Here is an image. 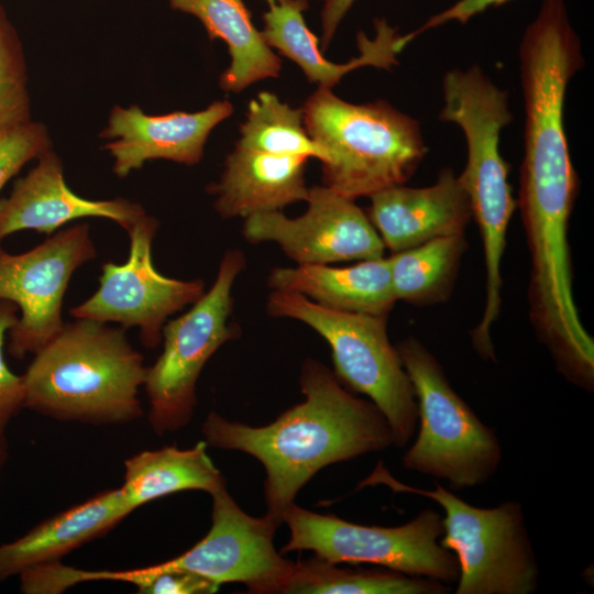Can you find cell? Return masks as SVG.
<instances>
[{"mask_svg": "<svg viewBox=\"0 0 594 594\" xmlns=\"http://www.w3.org/2000/svg\"><path fill=\"white\" fill-rule=\"evenodd\" d=\"M306 201V212L296 218L280 210L244 218L243 237L276 243L298 265L383 257L384 243L354 199L322 185L309 188Z\"/></svg>", "mask_w": 594, "mask_h": 594, "instance_id": "obj_12", "label": "cell"}, {"mask_svg": "<svg viewBox=\"0 0 594 594\" xmlns=\"http://www.w3.org/2000/svg\"><path fill=\"white\" fill-rule=\"evenodd\" d=\"M237 146L275 155L315 157L321 163L326 160L304 125L302 109L290 107L268 91L250 101Z\"/></svg>", "mask_w": 594, "mask_h": 594, "instance_id": "obj_25", "label": "cell"}, {"mask_svg": "<svg viewBox=\"0 0 594 594\" xmlns=\"http://www.w3.org/2000/svg\"><path fill=\"white\" fill-rule=\"evenodd\" d=\"M267 310L320 334L330 345L338 380L366 395L382 411L394 446L402 448L410 441L418 422L417 402L397 349L389 342L387 317L330 309L284 290L271 293Z\"/></svg>", "mask_w": 594, "mask_h": 594, "instance_id": "obj_7", "label": "cell"}, {"mask_svg": "<svg viewBox=\"0 0 594 594\" xmlns=\"http://www.w3.org/2000/svg\"><path fill=\"white\" fill-rule=\"evenodd\" d=\"M465 249L463 233L393 253L387 258L395 299L424 306L446 300Z\"/></svg>", "mask_w": 594, "mask_h": 594, "instance_id": "obj_24", "label": "cell"}, {"mask_svg": "<svg viewBox=\"0 0 594 594\" xmlns=\"http://www.w3.org/2000/svg\"><path fill=\"white\" fill-rule=\"evenodd\" d=\"M396 349L413 385L419 420L403 466L444 480L453 490L486 483L502 461L494 430L452 388L442 366L421 342L408 338Z\"/></svg>", "mask_w": 594, "mask_h": 594, "instance_id": "obj_5", "label": "cell"}, {"mask_svg": "<svg viewBox=\"0 0 594 594\" xmlns=\"http://www.w3.org/2000/svg\"><path fill=\"white\" fill-rule=\"evenodd\" d=\"M370 198L366 216L384 246L394 253L437 238L463 234L472 218L463 180L448 167L430 186L396 185Z\"/></svg>", "mask_w": 594, "mask_h": 594, "instance_id": "obj_16", "label": "cell"}, {"mask_svg": "<svg viewBox=\"0 0 594 594\" xmlns=\"http://www.w3.org/2000/svg\"><path fill=\"white\" fill-rule=\"evenodd\" d=\"M170 8L196 16L210 41L222 40L231 57L220 87L239 94L252 84L279 76L282 61L254 25L243 0H167Z\"/></svg>", "mask_w": 594, "mask_h": 594, "instance_id": "obj_21", "label": "cell"}, {"mask_svg": "<svg viewBox=\"0 0 594 594\" xmlns=\"http://www.w3.org/2000/svg\"><path fill=\"white\" fill-rule=\"evenodd\" d=\"M301 109L326 154L323 185L348 198L405 184L427 154L419 122L386 101L351 103L318 87Z\"/></svg>", "mask_w": 594, "mask_h": 594, "instance_id": "obj_4", "label": "cell"}, {"mask_svg": "<svg viewBox=\"0 0 594 594\" xmlns=\"http://www.w3.org/2000/svg\"><path fill=\"white\" fill-rule=\"evenodd\" d=\"M299 384L304 400L268 425L252 427L212 411L201 428L207 446L242 451L263 464L265 516L278 527L318 471L393 444L382 411L352 395L318 360H305Z\"/></svg>", "mask_w": 594, "mask_h": 594, "instance_id": "obj_1", "label": "cell"}, {"mask_svg": "<svg viewBox=\"0 0 594 594\" xmlns=\"http://www.w3.org/2000/svg\"><path fill=\"white\" fill-rule=\"evenodd\" d=\"M361 484H385L394 492L428 497L443 508L440 543L458 560L457 594H531L538 588V563L520 503L473 506L438 482L435 490L403 484L381 463Z\"/></svg>", "mask_w": 594, "mask_h": 594, "instance_id": "obj_6", "label": "cell"}, {"mask_svg": "<svg viewBox=\"0 0 594 594\" xmlns=\"http://www.w3.org/2000/svg\"><path fill=\"white\" fill-rule=\"evenodd\" d=\"M52 148L47 128L31 120L0 133V191L24 165Z\"/></svg>", "mask_w": 594, "mask_h": 594, "instance_id": "obj_27", "label": "cell"}, {"mask_svg": "<svg viewBox=\"0 0 594 594\" xmlns=\"http://www.w3.org/2000/svg\"><path fill=\"white\" fill-rule=\"evenodd\" d=\"M268 6H272V4H275V3H279V2H284L286 0H264Z\"/></svg>", "mask_w": 594, "mask_h": 594, "instance_id": "obj_32", "label": "cell"}, {"mask_svg": "<svg viewBox=\"0 0 594 594\" xmlns=\"http://www.w3.org/2000/svg\"><path fill=\"white\" fill-rule=\"evenodd\" d=\"M442 92L444 105L439 119L459 125L466 141V164L460 176L484 249V311L479 324L471 331V339L483 359L493 360L495 352L491 329L501 311V265L508 223L516 208L508 184L509 165L501 154L499 140L503 129L514 117L507 91L499 88L479 65L446 73Z\"/></svg>", "mask_w": 594, "mask_h": 594, "instance_id": "obj_3", "label": "cell"}, {"mask_svg": "<svg viewBox=\"0 0 594 594\" xmlns=\"http://www.w3.org/2000/svg\"><path fill=\"white\" fill-rule=\"evenodd\" d=\"M307 161L235 146L226 158L220 180L208 188L216 196L215 210L224 219L246 218L306 201Z\"/></svg>", "mask_w": 594, "mask_h": 594, "instance_id": "obj_18", "label": "cell"}, {"mask_svg": "<svg viewBox=\"0 0 594 594\" xmlns=\"http://www.w3.org/2000/svg\"><path fill=\"white\" fill-rule=\"evenodd\" d=\"M202 440L188 449L175 446L142 451L124 462V482L120 490L132 512L156 498L183 491L209 494L226 480L207 453Z\"/></svg>", "mask_w": 594, "mask_h": 594, "instance_id": "obj_22", "label": "cell"}, {"mask_svg": "<svg viewBox=\"0 0 594 594\" xmlns=\"http://www.w3.org/2000/svg\"><path fill=\"white\" fill-rule=\"evenodd\" d=\"M7 459V441L4 433H0V469Z\"/></svg>", "mask_w": 594, "mask_h": 594, "instance_id": "obj_31", "label": "cell"}, {"mask_svg": "<svg viewBox=\"0 0 594 594\" xmlns=\"http://www.w3.org/2000/svg\"><path fill=\"white\" fill-rule=\"evenodd\" d=\"M273 290L296 293L330 309L387 317L396 301L388 258L364 260L346 267L299 264L276 267L268 276Z\"/></svg>", "mask_w": 594, "mask_h": 594, "instance_id": "obj_20", "label": "cell"}, {"mask_svg": "<svg viewBox=\"0 0 594 594\" xmlns=\"http://www.w3.org/2000/svg\"><path fill=\"white\" fill-rule=\"evenodd\" d=\"M158 228L156 218L144 215L128 232L130 255L123 264L101 265L98 289L69 309L75 319L119 323L140 328L144 346L156 348L169 316L193 305L205 293L202 279L183 280L161 274L152 261V245Z\"/></svg>", "mask_w": 594, "mask_h": 594, "instance_id": "obj_11", "label": "cell"}, {"mask_svg": "<svg viewBox=\"0 0 594 594\" xmlns=\"http://www.w3.org/2000/svg\"><path fill=\"white\" fill-rule=\"evenodd\" d=\"M307 8V0H286L268 6L261 32L270 47L296 63L308 81L318 87L332 89L345 74L360 67L388 69L397 64V55L410 43L407 34H399L385 19H376L373 37L358 33L360 54L344 64L332 63L323 56L319 40L305 22Z\"/></svg>", "mask_w": 594, "mask_h": 594, "instance_id": "obj_17", "label": "cell"}, {"mask_svg": "<svg viewBox=\"0 0 594 594\" xmlns=\"http://www.w3.org/2000/svg\"><path fill=\"white\" fill-rule=\"evenodd\" d=\"M31 120L23 45L6 9L0 4V133Z\"/></svg>", "mask_w": 594, "mask_h": 594, "instance_id": "obj_26", "label": "cell"}, {"mask_svg": "<svg viewBox=\"0 0 594 594\" xmlns=\"http://www.w3.org/2000/svg\"><path fill=\"white\" fill-rule=\"evenodd\" d=\"M122 327L76 319L34 354L23 376L24 407L58 420L130 422L142 415L147 367Z\"/></svg>", "mask_w": 594, "mask_h": 594, "instance_id": "obj_2", "label": "cell"}, {"mask_svg": "<svg viewBox=\"0 0 594 594\" xmlns=\"http://www.w3.org/2000/svg\"><path fill=\"white\" fill-rule=\"evenodd\" d=\"M510 0H458L449 8L431 15L420 28L409 33L411 40L421 33L449 22L468 23L473 16L490 8L499 7Z\"/></svg>", "mask_w": 594, "mask_h": 594, "instance_id": "obj_29", "label": "cell"}, {"mask_svg": "<svg viewBox=\"0 0 594 594\" xmlns=\"http://www.w3.org/2000/svg\"><path fill=\"white\" fill-rule=\"evenodd\" d=\"M18 319V306L10 300L0 299V433H4L13 416L24 407L23 376L14 374L4 359L6 337Z\"/></svg>", "mask_w": 594, "mask_h": 594, "instance_id": "obj_28", "label": "cell"}, {"mask_svg": "<svg viewBox=\"0 0 594 594\" xmlns=\"http://www.w3.org/2000/svg\"><path fill=\"white\" fill-rule=\"evenodd\" d=\"M36 160L26 175L15 179L10 194L0 198V242L23 230L50 237L88 217L112 220L129 232L146 213L140 204L124 198L91 200L75 194L65 182L62 160L52 148Z\"/></svg>", "mask_w": 594, "mask_h": 594, "instance_id": "obj_15", "label": "cell"}, {"mask_svg": "<svg viewBox=\"0 0 594 594\" xmlns=\"http://www.w3.org/2000/svg\"><path fill=\"white\" fill-rule=\"evenodd\" d=\"M356 0H323L321 9V44L327 50L333 36Z\"/></svg>", "mask_w": 594, "mask_h": 594, "instance_id": "obj_30", "label": "cell"}, {"mask_svg": "<svg viewBox=\"0 0 594 594\" xmlns=\"http://www.w3.org/2000/svg\"><path fill=\"white\" fill-rule=\"evenodd\" d=\"M132 513L119 488L109 490L44 520L22 537L0 544V581L64 554L107 534Z\"/></svg>", "mask_w": 594, "mask_h": 594, "instance_id": "obj_19", "label": "cell"}, {"mask_svg": "<svg viewBox=\"0 0 594 594\" xmlns=\"http://www.w3.org/2000/svg\"><path fill=\"white\" fill-rule=\"evenodd\" d=\"M450 585L386 568H339L318 557L293 562L277 594H446Z\"/></svg>", "mask_w": 594, "mask_h": 594, "instance_id": "obj_23", "label": "cell"}, {"mask_svg": "<svg viewBox=\"0 0 594 594\" xmlns=\"http://www.w3.org/2000/svg\"><path fill=\"white\" fill-rule=\"evenodd\" d=\"M244 265L241 250L227 251L209 290L188 311L164 324L163 351L147 367L143 385L155 433L176 431L190 422L204 366L224 343L240 334L232 320V287Z\"/></svg>", "mask_w": 594, "mask_h": 594, "instance_id": "obj_8", "label": "cell"}, {"mask_svg": "<svg viewBox=\"0 0 594 594\" xmlns=\"http://www.w3.org/2000/svg\"><path fill=\"white\" fill-rule=\"evenodd\" d=\"M210 495L212 524L207 535L186 552L154 565L196 573L219 585L243 583L253 594H273L293 563L274 547L278 526L265 515L244 513L226 484Z\"/></svg>", "mask_w": 594, "mask_h": 594, "instance_id": "obj_13", "label": "cell"}, {"mask_svg": "<svg viewBox=\"0 0 594 594\" xmlns=\"http://www.w3.org/2000/svg\"><path fill=\"white\" fill-rule=\"evenodd\" d=\"M232 112L228 100L215 101L198 112L175 111L161 116L146 114L136 105L114 106L100 136L117 140L102 148L114 158L113 172L120 178L140 169L150 160L196 165L204 156L211 131Z\"/></svg>", "mask_w": 594, "mask_h": 594, "instance_id": "obj_14", "label": "cell"}, {"mask_svg": "<svg viewBox=\"0 0 594 594\" xmlns=\"http://www.w3.org/2000/svg\"><path fill=\"white\" fill-rule=\"evenodd\" d=\"M88 223L56 231L33 249L18 254L0 242V299L19 308L8 332V353L16 360L35 354L63 329V299L73 274L96 258Z\"/></svg>", "mask_w": 594, "mask_h": 594, "instance_id": "obj_10", "label": "cell"}, {"mask_svg": "<svg viewBox=\"0 0 594 594\" xmlns=\"http://www.w3.org/2000/svg\"><path fill=\"white\" fill-rule=\"evenodd\" d=\"M289 540L279 551L311 550L332 563H370L400 573L453 584L459 578L455 556L440 543L441 515L421 510L395 527L366 526L322 515L293 503L284 514Z\"/></svg>", "mask_w": 594, "mask_h": 594, "instance_id": "obj_9", "label": "cell"}]
</instances>
